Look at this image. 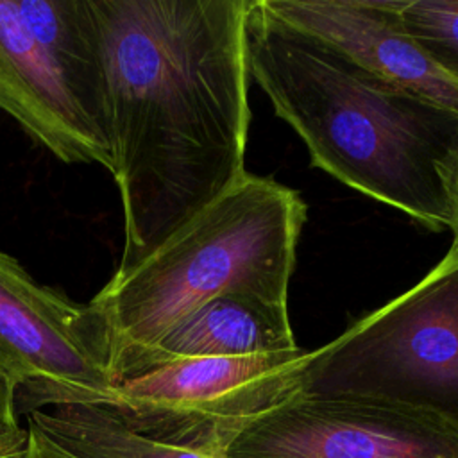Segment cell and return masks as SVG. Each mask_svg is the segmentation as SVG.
<instances>
[{
  "mask_svg": "<svg viewBox=\"0 0 458 458\" xmlns=\"http://www.w3.org/2000/svg\"><path fill=\"white\" fill-rule=\"evenodd\" d=\"M16 386L13 381L0 370V426H16Z\"/></svg>",
  "mask_w": 458,
  "mask_h": 458,
  "instance_id": "obj_15",
  "label": "cell"
},
{
  "mask_svg": "<svg viewBox=\"0 0 458 458\" xmlns=\"http://www.w3.org/2000/svg\"><path fill=\"white\" fill-rule=\"evenodd\" d=\"M399 16L429 61L458 82V0H399Z\"/></svg>",
  "mask_w": 458,
  "mask_h": 458,
  "instance_id": "obj_12",
  "label": "cell"
},
{
  "mask_svg": "<svg viewBox=\"0 0 458 458\" xmlns=\"http://www.w3.org/2000/svg\"><path fill=\"white\" fill-rule=\"evenodd\" d=\"M453 206H454V225H453V234H458V170H456L454 182H453Z\"/></svg>",
  "mask_w": 458,
  "mask_h": 458,
  "instance_id": "obj_16",
  "label": "cell"
},
{
  "mask_svg": "<svg viewBox=\"0 0 458 458\" xmlns=\"http://www.w3.org/2000/svg\"><path fill=\"white\" fill-rule=\"evenodd\" d=\"M250 0H91L123 249L148 256L243 174Z\"/></svg>",
  "mask_w": 458,
  "mask_h": 458,
  "instance_id": "obj_1",
  "label": "cell"
},
{
  "mask_svg": "<svg viewBox=\"0 0 458 458\" xmlns=\"http://www.w3.org/2000/svg\"><path fill=\"white\" fill-rule=\"evenodd\" d=\"M25 419L75 458H215L140 435L97 403L54 404Z\"/></svg>",
  "mask_w": 458,
  "mask_h": 458,
  "instance_id": "obj_11",
  "label": "cell"
},
{
  "mask_svg": "<svg viewBox=\"0 0 458 458\" xmlns=\"http://www.w3.org/2000/svg\"><path fill=\"white\" fill-rule=\"evenodd\" d=\"M29 431L21 424L0 426V458H23Z\"/></svg>",
  "mask_w": 458,
  "mask_h": 458,
  "instance_id": "obj_14",
  "label": "cell"
},
{
  "mask_svg": "<svg viewBox=\"0 0 458 458\" xmlns=\"http://www.w3.org/2000/svg\"><path fill=\"white\" fill-rule=\"evenodd\" d=\"M284 23L327 43L370 73L458 111V82L408 36L399 0H261Z\"/></svg>",
  "mask_w": 458,
  "mask_h": 458,
  "instance_id": "obj_9",
  "label": "cell"
},
{
  "mask_svg": "<svg viewBox=\"0 0 458 458\" xmlns=\"http://www.w3.org/2000/svg\"><path fill=\"white\" fill-rule=\"evenodd\" d=\"M299 394L394 403L458 429V234L413 288L308 352Z\"/></svg>",
  "mask_w": 458,
  "mask_h": 458,
  "instance_id": "obj_5",
  "label": "cell"
},
{
  "mask_svg": "<svg viewBox=\"0 0 458 458\" xmlns=\"http://www.w3.org/2000/svg\"><path fill=\"white\" fill-rule=\"evenodd\" d=\"M0 111L55 159L113 172L91 0H0Z\"/></svg>",
  "mask_w": 458,
  "mask_h": 458,
  "instance_id": "obj_4",
  "label": "cell"
},
{
  "mask_svg": "<svg viewBox=\"0 0 458 458\" xmlns=\"http://www.w3.org/2000/svg\"><path fill=\"white\" fill-rule=\"evenodd\" d=\"M218 458H458V429L394 403L297 394L250 420Z\"/></svg>",
  "mask_w": 458,
  "mask_h": 458,
  "instance_id": "obj_8",
  "label": "cell"
},
{
  "mask_svg": "<svg viewBox=\"0 0 458 458\" xmlns=\"http://www.w3.org/2000/svg\"><path fill=\"white\" fill-rule=\"evenodd\" d=\"M295 349L299 347L286 304L249 293H227L182 318L152 349L136 358L122 379L179 358L249 356Z\"/></svg>",
  "mask_w": 458,
  "mask_h": 458,
  "instance_id": "obj_10",
  "label": "cell"
},
{
  "mask_svg": "<svg viewBox=\"0 0 458 458\" xmlns=\"http://www.w3.org/2000/svg\"><path fill=\"white\" fill-rule=\"evenodd\" d=\"M0 370L16 386V411L84 403L116 383L104 315L38 283L0 250Z\"/></svg>",
  "mask_w": 458,
  "mask_h": 458,
  "instance_id": "obj_7",
  "label": "cell"
},
{
  "mask_svg": "<svg viewBox=\"0 0 458 458\" xmlns=\"http://www.w3.org/2000/svg\"><path fill=\"white\" fill-rule=\"evenodd\" d=\"M304 220L297 191L245 172L148 256L113 272L89 302L109 326L116 383L211 299L249 293L286 304Z\"/></svg>",
  "mask_w": 458,
  "mask_h": 458,
  "instance_id": "obj_3",
  "label": "cell"
},
{
  "mask_svg": "<svg viewBox=\"0 0 458 458\" xmlns=\"http://www.w3.org/2000/svg\"><path fill=\"white\" fill-rule=\"evenodd\" d=\"M249 75L311 165L431 231L453 229L458 111L395 86L250 0Z\"/></svg>",
  "mask_w": 458,
  "mask_h": 458,
  "instance_id": "obj_2",
  "label": "cell"
},
{
  "mask_svg": "<svg viewBox=\"0 0 458 458\" xmlns=\"http://www.w3.org/2000/svg\"><path fill=\"white\" fill-rule=\"evenodd\" d=\"M308 352L179 358L84 403L109 408L148 438L218 458L250 420L301 392Z\"/></svg>",
  "mask_w": 458,
  "mask_h": 458,
  "instance_id": "obj_6",
  "label": "cell"
},
{
  "mask_svg": "<svg viewBox=\"0 0 458 458\" xmlns=\"http://www.w3.org/2000/svg\"><path fill=\"white\" fill-rule=\"evenodd\" d=\"M27 431H29V442H27L23 458H75L39 429L27 426Z\"/></svg>",
  "mask_w": 458,
  "mask_h": 458,
  "instance_id": "obj_13",
  "label": "cell"
}]
</instances>
